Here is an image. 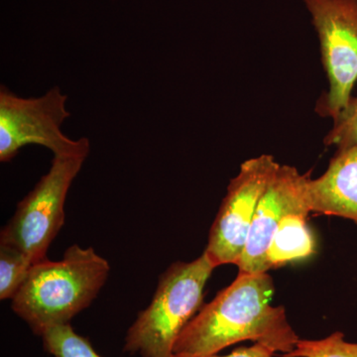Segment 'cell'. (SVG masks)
I'll list each match as a JSON object with an SVG mask.
<instances>
[{
	"label": "cell",
	"mask_w": 357,
	"mask_h": 357,
	"mask_svg": "<svg viewBox=\"0 0 357 357\" xmlns=\"http://www.w3.org/2000/svg\"><path fill=\"white\" fill-rule=\"evenodd\" d=\"M279 166L271 155H261L246 160L230 180L204 249L215 267L238 263L256 208Z\"/></svg>",
	"instance_id": "obj_7"
},
{
	"label": "cell",
	"mask_w": 357,
	"mask_h": 357,
	"mask_svg": "<svg viewBox=\"0 0 357 357\" xmlns=\"http://www.w3.org/2000/svg\"><path fill=\"white\" fill-rule=\"evenodd\" d=\"M310 174L280 165L256 208L248 243L237 263L241 274L268 272L267 251L279 222L291 211L307 204L306 184ZM309 206V204H307Z\"/></svg>",
	"instance_id": "obj_8"
},
{
	"label": "cell",
	"mask_w": 357,
	"mask_h": 357,
	"mask_svg": "<svg viewBox=\"0 0 357 357\" xmlns=\"http://www.w3.org/2000/svg\"><path fill=\"white\" fill-rule=\"evenodd\" d=\"M275 291L268 272L241 274L204 305L178 335L174 354L213 356L230 345L252 340L290 354L299 337L284 307L271 305Z\"/></svg>",
	"instance_id": "obj_1"
},
{
	"label": "cell",
	"mask_w": 357,
	"mask_h": 357,
	"mask_svg": "<svg viewBox=\"0 0 357 357\" xmlns=\"http://www.w3.org/2000/svg\"><path fill=\"white\" fill-rule=\"evenodd\" d=\"M306 197L311 213L347 218L357 225V144L337 150L323 175L307 178Z\"/></svg>",
	"instance_id": "obj_9"
},
{
	"label": "cell",
	"mask_w": 357,
	"mask_h": 357,
	"mask_svg": "<svg viewBox=\"0 0 357 357\" xmlns=\"http://www.w3.org/2000/svg\"><path fill=\"white\" fill-rule=\"evenodd\" d=\"M310 213L309 206L304 204L282 218L268 248V271L306 260L316 253V239L307 225Z\"/></svg>",
	"instance_id": "obj_10"
},
{
	"label": "cell",
	"mask_w": 357,
	"mask_h": 357,
	"mask_svg": "<svg viewBox=\"0 0 357 357\" xmlns=\"http://www.w3.org/2000/svg\"><path fill=\"white\" fill-rule=\"evenodd\" d=\"M41 337L44 351L52 357H102L86 337L73 330L70 324L53 326Z\"/></svg>",
	"instance_id": "obj_11"
},
{
	"label": "cell",
	"mask_w": 357,
	"mask_h": 357,
	"mask_svg": "<svg viewBox=\"0 0 357 357\" xmlns=\"http://www.w3.org/2000/svg\"><path fill=\"white\" fill-rule=\"evenodd\" d=\"M208 256L173 263L161 275L146 309L128 328L123 351L140 357H170L178 335L203 307L206 282L215 269Z\"/></svg>",
	"instance_id": "obj_3"
},
{
	"label": "cell",
	"mask_w": 357,
	"mask_h": 357,
	"mask_svg": "<svg viewBox=\"0 0 357 357\" xmlns=\"http://www.w3.org/2000/svg\"><path fill=\"white\" fill-rule=\"evenodd\" d=\"M276 354L274 349L269 345L261 344V342H255V344L248 347H241L236 351H232L227 356H218L217 354L213 356H190V354H173L170 357H272Z\"/></svg>",
	"instance_id": "obj_15"
},
{
	"label": "cell",
	"mask_w": 357,
	"mask_h": 357,
	"mask_svg": "<svg viewBox=\"0 0 357 357\" xmlns=\"http://www.w3.org/2000/svg\"><path fill=\"white\" fill-rule=\"evenodd\" d=\"M109 263L93 248L77 244L60 261L44 259L30 268L13 298V312L41 337L53 326L67 325L98 297L109 278Z\"/></svg>",
	"instance_id": "obj_2"
},
{
	"label": "cell",
	"mask_w": 357,
	"mask_h": 357,
	"mask_svg": "<svg viewBox=\"0 0 357 357\" xmlns=\"http://www.w3.org/2000/svg\"><path fill=\"white\" fill-rule=\"evenodd\" d=\"M318 34L328 89L316 112L333 121L351 100L357 82V0H303Z\"/></svg>",
	"instance_id": "obj_6"
},
{
	"label": "cell",
	"mask_w": 357,
	"mask_h": 357,
	"mask_svg": "<svg viewBox=\"0 0 357 357\" xmlns=\"http://www.w3.org/2000/svg\"><path fill=\"white\" fill-rule=\"evenodd\" d=\"M326 146L344 149L357 144V96L351 98L347 107L333 121V128L324 139Z\"/></svg>",
	"instance_id": "obj_14"
},
{
	"label": "cell",
	"mask_w": 357,
	"mask_h": 357,
	"mask_svg": "<svg viewBox=\"0 0 357 357\" xmlns=\"http://www.w3.org/2000/svg\"><path fill=\"white\" fill-rule=\"evenodd\" d=\"M282 357H357V342L344 340L342 332H335L321 340H299L290 354Z\"/></svg>",
	"instance_id": "obj_13"
},
{
	"label": "cell",
	"mask_w": 357,
	"mask_h": 357,
	"mask_svg": "<svg viewBox=\"0 0 357 357\" xmlns=\"http://www.w3.org/2000/svg\"><path fill=\"white\" fill-rule=\"evenodd\" d=\"M33 263L18 249L0 244V299L13 300Z\"/></svg>",
	"instance_id": "obj_12"
},
{
	"label": "cell",
	"mask_w": 357,
	"mask_h": 357,
	"mask_svg": "<svg viewBox=\"0 0 357 357\" xmlns=\"http://www.w3.org/2000/svg\"><path fill=\"white\" fill-rule=\"evenodd\" d=\"M86 157L54 156L48 173L18 204L1 230L0 244L24 253L33 264L47 258V250L65 222V203Z\"/></svg>",
	"instance_id": "obj_5"
},
{
	"label": "cell",
	"mask_w": 357,
	"mask_h": 357,
	"mask_svg": "<svg viewBox=\"0 0 357 357\" xmlns=\"http://www.w3.org/2000/svg\"><path fill=\"white\" fill-rule=\"evenodd\" d=\"M68 96L59 86L38 98H23L0 88V161L10 162L27 145H39L54 156L88 157V138L72 139L62 130L70 116Z\"/></svg>",
	"instance_id": "obj_4"
}]
</instances>
